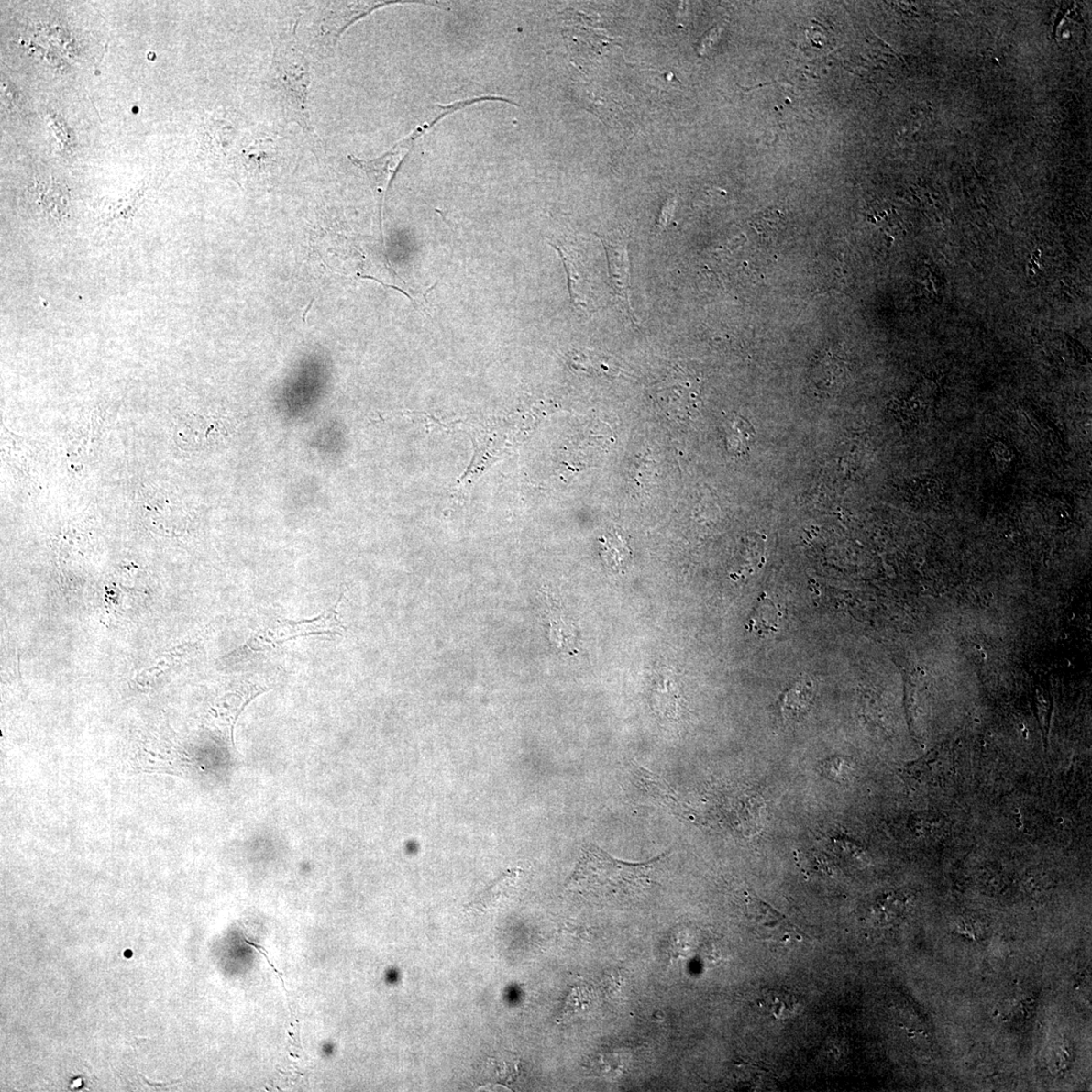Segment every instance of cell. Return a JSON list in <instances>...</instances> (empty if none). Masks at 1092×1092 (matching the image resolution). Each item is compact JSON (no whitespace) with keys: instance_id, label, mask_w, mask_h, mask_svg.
Masks as SVG:
<instances>
[{"instance_id":"1","label":"cell","mask_w":1092,"mask_h":1092,"mask_svg":"<svg viewBox=\"0 0 1092 1092\" xmlns=\"http://www.w3.org/2000/svg\"><path fill=\"white\" fill-rule=\"evenodd\" d=\"M665 858L646 863H626L612 857L596 845H587L567 889L590 899L623 903L642 898L656 884L658 865Z\"/></svg>"},{"instance_id":"9","label":"cell","mask_w":1092,"mask_h":1092,"mask_svg":"<svg viewBox=\"0 0 1092 1092\" xmlns=\"http://www.w3.org/2000/svg\"><path fill=\"white\" fill-rule=\"evenodd\" d=\"M634 773L639 784H641L656 800L661 802L665 808L671 810L674 813L686 818V813L688 812L686 806L681 802L680 800L678 799L677 794L673 789H670V786L667 785L666 782L660 778V777H657L652 772H649L648 770H645L642 768V767H638L636 765H634Z\"/></svg>"},{"instance_id":"6","label":"cell","mask_w":1092,"mask_h":1092,"mask_svg":"<svg viewBox=\"0 0 1092 1092\" xmlns=\"http://www.w3.org/2000/svg\"><path fill=\"white\" fill-rule=\"evenodd\" d=\"M521 871L513 869L505 872L494 883L472 901L468 910L474 912H486L498 907L502 900L509 899L516 890L520 880Z\"/></svg>"},{"instance_id":"5","label":"cell","mask_w":1092,"mask_h":1092,"mask_svg":"<svg viewBox=\"0 0 1092 1092\" xmlns=\"http://www.w3.org/2000/svg\"><path fill=\"white\" fill-rule=\"evenodd\" d=\"M660 395L664 401H672L676 407L689 408L696 404L700 385L690 372L678 368L662 382Z\"/></svg>"},{"instance_id":"11","label":"cell","mask_w":1092,"mask_h":1092,"mask_svg":"<svg viewBox=\"0 0 1092 1092\" xmlns=\"http://www.w3.org/2000/svg\"><path fill=\"white\" fill-rule=\"evenodd\" d=\"M759 606L756 609L750 625L755 633L761 636L778 632L780 612L769 598L763 595Z\"/></svg>"},{"instance_id":"7","label":"cell","mask_w":1092,"mask_h":1092,"mask_svg":"<svg viewBox=\"0 0 1092 1092\" xmlns=\"http://www.w3.org/2000/svg\"><path fill=\"white\" fill-rule=\"evenodd\" d=\"M604 244L608 254L610 273H612L617 297L621 298L623 303H625L628 311H631V301H629V259L626 245L614 241H604Z\"/></svg>"},{"instance_id":"14","label":"cell","mask_w":1092,"mask_h":1092,"mask_svg":"<svg viewBox=\"0 0 1092 1092\" xmlns=\"http://www.w3.org/2000/svg\"><path fill=\"white\" fill-rule=\"evenodd\" d=\"M313 303H314V300H312L310 302L308 308L306 309V311H304L303 317V321H306L307 314H308L309 310L311 309Z\"/></svg>"},{"instance_id":"10","label":"cell","mask_w":1092,"mask_h":1092,"mask_svg":"<svg viewBox=\"0 0 1092 1092\" xmlns=\"http://www.w3.org/2000/svg\"><path fill=\"white\" fill-rule=\"evenodd\" d=\"M812 698V683L808 680L797 682L785 693L782 700V713L786 720H800L809 711Z\"/></svg>"},{"instance_id":"13","label":"cell","mask_w":1092,"mask_h":1092,"mask_svg":"<svg viewBox=\"0 0 1092 1092\" xmlns=\"http://www.w3.org/2000/svg\"><path fill=\"white\" fill-rule=\"evenodd\" d=\"M823 767L826 775L833 777L836 781H844L845 775L849 774L848 771H845L848 770V764L844 759H835L833 762L829 763L826 762Z\"/></svg>"},{"instance_id":"15","label":"cell","mask_w":1092,"mask_h":1092,"mask_svg":"<svg viewBox=\"0 0 1092 1092\" xmlns=\"http://www.w3.org/2000/svg\"><path fill=\"white\" fill-rule=\"evenodd\" d=\"M325 1051H326L327 1053H330V1052H331V1047H329V1048H328V1047L325 1048Z\"/></svg>"},{"instance_id":"2","label":"cell","mask_w":1092,"mask_h":1092,"mask_svg":"<svg viewBox=\"0 0 1092 1092\" xmlns=\"http://www.w3.org/2000/svg\"><path fill=\"white\" fill-rule=\"evenodd\" d=\"M486 101H496V97H476L470 98V100L458 101L447 105H438V110L430 117L429 121L417 127L404 140L400 141L390 151L379 157V159L364 161L357 159V157L349 156V160L354 164H357L359 169L366 171L373 182L379 184L387 183L389 188L402 163L404 162L407 155L410 153L412 147L414 146L415 141L423 133L428 131L430 127L444 119L445 116L460 110V108Z\"/></svg>"},{"instance_id":"3","label":"cell","mask_w":1092,"mask_h":1092,"mask_svg":"<svg viewBox=\"0 0 1092 1092\" xmlns=\"http://www.w3.org/2000/svg\"><path fill=\"white\" fill-rule=\"evenodd\" d=\"M343 598L344 593L341 594L336 605L316 618L302 622L278 621L271 626L262 629V633L273 649L279 648L285 642L293 641L299 637L341 635L346 631V626L340 621L338 612Z\"/></svg>"},{"instance_id":"12","label":"cell","mask_w":1092,"mask_h":1092,"mask_svg":"<svg viewBox=\"0 0 1092 1092\" xmlns=\"http://www.w3.org/2000/svg\"><path fill=\"white\" fill-rule=\"evenodd\" d=\"M40 204L47 214H50L52 218L57 220L62 219L68 205L69 194L63 190L61 183L52 182L50 186H47L46 192L43 188L40 189Z\"/></svg>"},{"instance_id":"8","label":"cell","mask_w":1092,"mask_h":1092,"mask_svg":"<svg viewBox=\"0 0 1092 1092\" xmlns=\"http://www.w3.org/2000/svg\"><path fill=\"white\" fill-rule=\"evenodd\" d=\"M760 1003L777 1020L790 1019L799 1015L803 1009V1001L799 995L781 987L764 989Z\"/></svg>"},{"instance_id":"4","label":"cell","mask_w":1092,"mask_h":1092,"mask_svg":"<svg viewBox=\"0 0 1092 1092\" xmlns=\"http://www.w3.org/2000/svg\"><path fill=\"white\" fill-rule=\"evenodd\" d=\"M747 916L756 926L757 933L763 940H773L782 943L796 937L797 932L793 924L783 914L777 911L768 903L755 897L747 899Z\"/></svg>"}]
</instances>
